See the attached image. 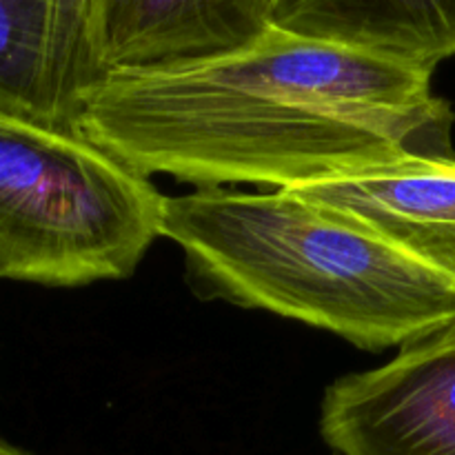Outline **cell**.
Here are the masks:
<instances>
[{
	"label": "cell",
	"instance_id": "obj_1",
	"mask_svg": "<svg viewBox=\"0 0 455 455\" xmlns=\"http://www.w3.org/2000/svg\"><path fill=\"white\" fill-rule=\"evenodd\" d=\"M434 71L271 27L227 56L114 71L78 132L138 176L291 189L403 156H455Z\"/></svg>",
	"mask_w": 455,
	"mask_h": 455
},
{
	"label": "cell",
	"instance_id": "obj_2",
	"mask_svg": "<svg viewBox=\"0 0 455 455\" xmlns=\"http://www.w3.org/2000/svg\"><path fill=\"white\" fill-rule=\"evenodd\" d=\"M160 238L204 300L260 309L358 349L403 347L455 318V283L291 189L164 196Z\"/></svg>",
	"mask_w": 455,
	"mask_h": 455
},
{
	"label": "cell",
	"instance_id": "obj_3",
	"mask_svg": "<svg viewBox=\"0 0 455 455\" xmlns=\"http://www.w3.org/2000/svg\"><path fill=\"white\" fill-rule=\"evenodd\" d=\"M164 196L80 132L0 109V280L87 287L136 274Z\"/></svg>",
	"mask_w": 455,
	"mask_h": 455
},
{
	"label": "cell",
	"instance_id": "obj_4",
	"mask_svg": "<svg viewBox=\"0 0 455 455\" xmlns=\"http://www.w3.org/2000/svg\"><path fill=\"white\" fill-rule=\"evenodd\" d=\"M318 427L333 455H455V318L389 363L336 378Z\"/></svg>",
	"mask_w": 455,
	"mask_h": 455
},
{
	"label": "cell",
	"instance_id": "obj_5",
	"mask_svg": "<svg viewBox=\"0 0 455 455\" xmlns=\"http://www.w3.org/2000/svg\"><path fill=\"white\" fill-rule=\"evenodd\" d=\"M291 191L455 283V156H403Z\"/></svg>",
	"mask_w": 455,
	"mask_h": 455
},
{
	"label": "cell",
	"instance_id": "obj_6",
	"mask_svg": "<svg viewBox=\"0 0 455 455\" xmlns=\"http://www.w3.org/2000/svg\"><path fill=\"white\" fill-rule=\"evenodd\" d=\"M271 0H92L89 38L102 74L164 69L251 47Z\"/></svg>",
	"mask_w": 455,
	"mask_h": 455
},
{
	"label": "cell",
	"instance_id": "obj_7",
	"mask_svg": "<svg viewBox=\"0 0 455 455\" xmlns=\"http://www.w3.org/2000/svg\"><path fill=\"white\" fill-rule=\"evenodd\" d=\"M271 27L429 71L455 56V0H271Z\"/></svg>",
	"mask_w": 455,
	"mask_h": 455
},
{
	"label": "cell",
	"instance_id": "obj_8",
	"mask_svg": "<svg viewBox=\"0 0 455 455\" xmlns=\"http://www.w3.org/2000/svg\"><path fill=\"white\" fill-rule=\"evenodd\" d=\"M0 109L78 132L84 105L62 74L56 0H0Z\"/></svg>",
	"mask_w": 455,
	"mask_h": 455
},
{
	"label": "cell",
	"instance_id": "obj_9",
	"mask_svg": "<svg viewBox=\"0 0 455 455\" xmlns=\"http://www.w3.org/2000/svg\"><path fill=\"white\" fill-rule=\"evenodd\" d=\"M89 7L92 0H56V36L62 74L83 105H87L96 84L105 78L89 38Z\"/></svg>",
	"mask_w": 455,
	"mask_h": 455
},
{
	"label": "cell",
	"instance_id": "obj_10",
	"mask_svg": "<svg viewBox=\"0 0 455 455\" xmlns=\"http://www.w3.org/2000/svg\"><path fill=\"white\" fill-rule=\"evenodd\" d=\"M0 455H29L25 451V449L16 447V444L7 443L4 438H0Z\"/></svg>",
	"mask_w": 455,
	"mask_h": 455
}]
</instances>
